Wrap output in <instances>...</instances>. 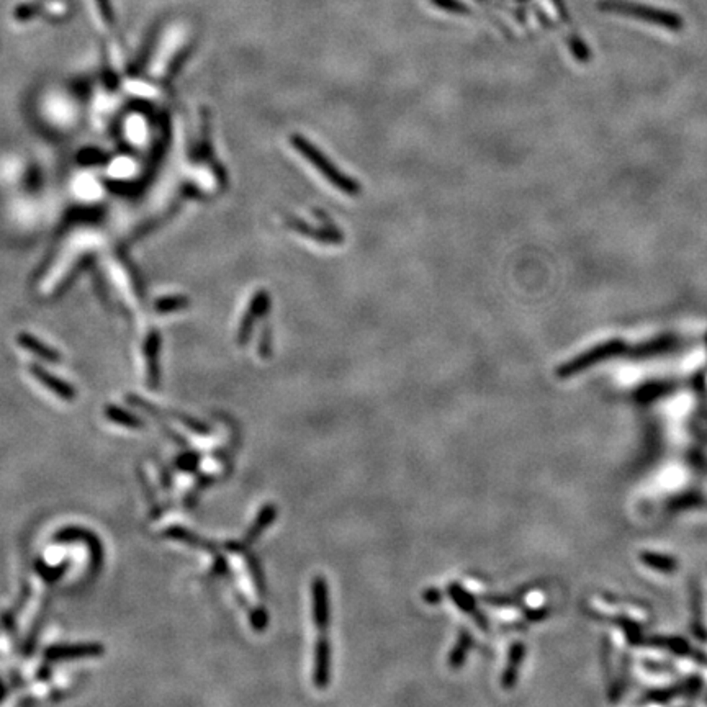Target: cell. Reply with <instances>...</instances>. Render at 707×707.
Instances as JSON below:
<instances>
[{"label":"cell","mask_w":707,"mask_h":707,"mask_svg":"<svg viewBox=\"0 0 707 707\" xmlns=\"http://www.w3.org/2000/svg\"><path fill=\"white\" fill-rule=\"evenodd\" d=\"M291 145H294L298 153L305 156L309 164L318 169L319 174L324 175L326 179H328L334 187H338L339 190L347 193V195H357V193L361 192V187H358L357 182L352 180L349 175L342 174L316 146H313L311 143L306 140V138H303L300 135H294L291 136Z\"/></svg>","instance_id":"6da1fadb"},{"label":"cell","mask_w":707,"mask_h":707,"mask_svg":"<svg viewBox=\"0 0 707 707\" xmlns=\"http://www.w3.org/2000/svg\"><path fill=\"white\" fill-rule=\"evenodd\" d=\"M599 9L604 10V12L632 16V19L660 25L670 31H681L684 25L681 16L675 12H666V10L661 9L649 7V5L624 2V0H603V2H599Z\"/></svg>","instance_id":"7a4b0ae2"},{"label":"cell","mask_w":707,"mask_h":707,"mask_svg":"<svg viewBox=\"0 0 707 707\" xmlns=\"http://www.w3.org/2000/svg\"><path fill=\"white\" fill-rule=\"evenodd\" d=\"M627 349L629 347L622 339H609L603 342V344H598L591 347L588 351H584L583 354H579L578 357L572 358V361L562 363V366L557 368V375H559L560 378H570L573 375L582 373L584 370L596 366V363L606 362L614 357L626 356Z\"/></svg>","instance_id":"3957f363"},{"label":"cell","mask_w":707,"mask_h":707,"mask_svg":"<svg viewBox=\"0 0 707 707\" xmlns=\"http://www.w3.org/2000/svg\"><path fill=\"white\" fill-rule=\"evenodd\" d=\"M311 606H313V622L316 624L319 632H328L331 622V606H329V588L323 577L313 578L311 582Z\"/></svg>","instance_id":"277c9868"},{"label":"cell","mask_w":707,"mask_h":707,"mask_svg":"<svg viewBox=\"0 0 707 707\" xmlns=\"http://www.w3.org/2000/svg\"><path fill=\"white\" fill-rule=\"evenodd\" d=\"M103 654L100 644H81V645H54L44 651V656L51 661L61 660H81L97 659Z\"/></svg>","instance_id":"5b68a950"},{"label":"cell","mask_w":707,"mask_h":707,"mask_svg":"<svg viewBox=\"0 0 707 707\" xmlns=\"http://www.w3.org/2000/svg\"><path fill=\"white\" fill-rule=\"evenodd\" d=\"M331 673V645L326 632H319V639L314 647V671L313 684L319 689H324L329 684Z\"/></svg>","instance_id":"8992f818"},{"label":"cell","mask_w":707,"mask_h":707,"mask_svg":"<svg viewBox=\"0 0 707 707\" xmlns=\"http://www.w3.org/2000/svg\"><path fill=\"white\" fill-rule=\"evenodd\" d=\"M679 344V339L675 334H663L659 338L644 342V344H639L635 347H629L626 357L631 358H650L655 356H660V354H666L673 349H676Z\"/></svg>","instance_id":"52a82bcc"},{"label":"cell","mask_w":707,"mask_h":707,"mask_svg":"<svg viewBox=\"0 0 707 707\" xmlns=\"http://www.w3.org/2000/svg\"><path fill=\"white\" fill-rule=\"evenodd\" d=\"M30 372H31L33 377H35L38 382L44 386V388L53 391V393L56 395L58 398H61V400L73 401L76 398V390L73 388V386H71L69 383L63 382V380H59L58 377H54V375L49 373L48 370H44L38 366H30Z\"/></svg>","instance_id":"ba28073f"},{"label":"cell","mask_w":707,"mask_h":707,"mask_svg":"<svg viewBox=\"0 0 707 707\" xmlns=\"http://www.w3.org/2000/svg\"><path fill=\"white\" fill-rule=\"evenodd\" d=\"M449 594H450V598L454 599V603L460 607L462 611H465L467 614H472V617L475 619V621H477V624L483 629V631L488 629V622H486L485 616H482V612L477 609L473 598L467 593L465 589H463L462 587H458V584H450Z\"/></svg>","instance_id":"9c48e42d"},{"label":"cell","mask_w":707,"mask_h":707,"mask_svg":"<svg viewBox=\"0 0 707 707\" xmlns=\"http://www.w3.org/2000/svg\"><path fill=\"white\" fill-rule=\"evenodd\" d=\"M524 654H526V647L521 642H516V644H512L511 645V649H510V660H507V665H506V670L505 673H502V688L505 689H511V688H515V684H516V679H517V671H519V665H521V661L524 659Z\"/></svg>","instance_id":"30bf717a"},{"label":"cell","mask_w":707,"mask_h":707,"mask_svg":"<svg viewBox=\"0 0 707 707\" xmlns=\"http://www.w3.org/2000/svg\"><path fill=\"white\" fill-rule=\"evenodd\" d=\"M159 346H161L159 333L149 334L145 352L148 358V380L151 386H156V383H159Z\"/></svg>","instance_id":"8fae6325"},{"label":"cell","mask_w":707,"mask_h":707,"mask_svg":"<svg viewBox=\"0 0 707 707\" xmlns=\"http://www.w3.org/2000/svg\"><path fill=\"white\" fill-rule=\"evenodd\" d=\"M19 344L21 347H24L25 351H30L33 354V356L40 357V358H43V361H46V362L56 363V362L61 361V356H59L58 351H54L49 346L43 344L41 341H38L36 338H33L31 334L21 333L19 336Z\"/></svg>","instance_id":"7c38bea8"},{"label":"cell","mask_w":707,"mask_h":707,"mask_svg":"<svg viewBox=\"0 0 707 707\" xmlns=\"http://www.w3.org/2000/svg\"><path fill=\"white\" fill-rule=\"evenodd\" d=\"M275 517H277V507H275L274 505L264 506L261 512H259V516L256 517V521H254L252 527L247 530L246 544L251 545V544L256 542V540L259 539V535H261L264 530L267 529L270 524H272Z\"/></svg>","instance_id":"4fadbf2b"},{"label":"cell","mask_w":707,"mask_h":707,"mask_svg":"<svg viewBox=\"0 0 707 707\" xmlns=\"http://www.w3.org/2000/svg\"><path fill=\"white\" fill-rule=\"evenodd\" d=\"M105 416L108 418V421H112L115 424H120V426H123V428H131V429L143 428L141 419L135 416V414H131L130 411L123 410V408H118V406L105 408Z\"/></svg>","instance_id":"5bb4252c"},{"label":"cell","mask_w":707,"mask_h":707,"mask_svg":"<svg viewBox=\"0 0 707 707\" xmlns=\"http://www.w3.org/2000/svg\"><path fill=\"white\" fill-rule=\"evenodd\" d=\"M164 535L167 539L179 540V542H184L187 545H197L203 547V549H210V552H215V545L212 542H207V540H202L198 535L192 534L190 530H187L184 527H170L164 532Z\"/></svg>","instance_id":"9a60e30c"},{"label":"cell","mask_w":707,"mask_h":707,"mask_svg":"<svg viewBox=\"0 0 707 707\" xmlns=\"http://www.w3.org/2000/svg\"><path fill=\"white\" fill-rule=\"evenodd\" d=\"M640 560H642L647 567L654 568V570L663 572V573L675 572L676 567H678L676 560L671 559V557L661 555V554H651V552H644V554L640 555Z\"/></svg>","instance_id":"2e32d148"},{"label":"cell","mask_w":707,"mask_h":707,"mask_svg":"<svg viewBox=\"0 0 707 707\" xmlns=\"http://www.w3.org/2000/svg\"><path fill=\"white\" fill-rule=\"evenodd\" d=\"M470 645H472V637L468 635V632L462 631L460 635H458L457 645L454 647V650H452L450 660H449V665L454 668V670H457V668L463 663V660H465L467 651H468V649H470Z\"/></svg>","instance_id":"e0dca14e"},{"label":"cell","mask_w":707,"mask_h":707,"mask_svg":"<svg viewBox=\"0 0 707 707\" xmlns=\"http://www.w3.org/2000/svg\"><path fill=\"white\" fill-rule=\"evenodd\" d=\"M670 390H671L670 383H661V382L649 383L639 390L637 396H639L640 401H654L655 398L665 395L666 391H670Z\"/></svg>","instance_id":"ac0fdd59"},{"label":"cell","mask_w":707,"mask_h":707,"mask_svg":"<svg viewBox=\"0 0 707 707\" xmlns=\"http://www.w3.org/2000/svg\"><path fill=\"white\" fill-rule=\"evenodd\" d=\"M568 46H570V51L574 56V59H578L579 63H588L591 59V51L589 48L584 44L578 36H570L568 40Z\"/></svg>","instance_id":"d6986e66"},{"label":"cell","mask_w":707,"mask_h":707,"mask_svg":"<svg viewBox=\"0 0 707 707\" xmlns=\"http://www.w3.org/2000/svg\"><path fill=\"white\" fill-rule=\"evenodd\" d=\"M185 306H187V298L169 296V298H164V300L159 301L156 305V309L161 313H167V311H174V309H180V308H185Z\"/></svg>","instance_id":"ffe728a7"},{"label":"cell","mask_w":707,"mask_h":707,"mask_svg":"<svg viewBox=\"0 0 707 707\" xmlns=\"http://www.w3.org/2000/svg\"><path fill=\"white\" fill-rule=\"evenodd\" d=\"M177 465H179L182 470L185 472H193L198 465V457L193 454H185L177 458Z\"/></svg>","instance_id":"44dd1931"},{"label":"cell","mask_w":707,"mask_h":707,"mask_svg":"<svg viewBox=\"0 0 707 707\" xmlns=\"http://www.w3.org/2000/svg\"><path fill=\"white\" fill-rule=\"evenodd\" d=\"M424 599H426L429 604H438L440 599V593L438 589H429L424 593Z\"/></svg>","instance_id":"7402d4cb"},{"label":"cell","mask_w":707,"mask_h":707,"mask_svg":"<svg viewBox=\"0 0 707 707\" xmlns=\"http://www.w3.org/2000/svg\"><path fill=\"white\" fill-rule=\"evenodd\" d=\"M706 344H707V334H706Z\"/></svg>","instance_id":"603a6c76"}]
</instances>
